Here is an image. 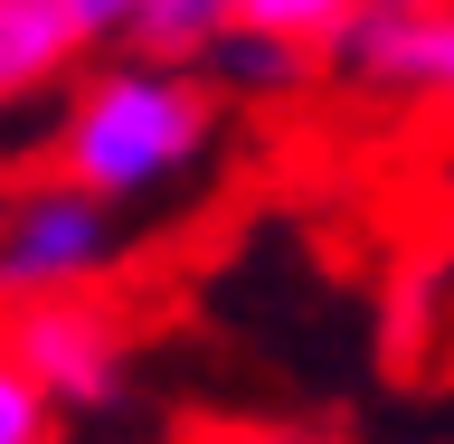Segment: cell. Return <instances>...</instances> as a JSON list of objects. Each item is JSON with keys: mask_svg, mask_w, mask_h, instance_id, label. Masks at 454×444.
Here are the masks:
<instances>
[{"mask_svg": "<svg viewBox=\"0 0 454 444\" xmlns=\"http://www.w3.org/2000/svg\"><path fill=\"white\" fill-rule=\"evenodd\" d=\"M218 76H199L180 57H114V66H85L67 76V105H57V170L85 180L95 199L133 208V199L180 190L208 152H218Z\"/></svg>", "mask_w": 454, "mask_h": 444, "instance_id": "cell-1", "label": "cell"}, {"mask_svg": "<svg viewBox=\"0 0 454 444\" xmlns=\"http://www.w3.org/2000/svg\"><path fill=\"white\" fill-rule=\"evenodd\" d=\"M123 265V218L85 180L48 170L0 190V303H48V293H95Z\"/></svg>", "mask_w": 454, "mask_h": 444, "instance_id": "cell-2", "label": "cell"}, {"mask_svg": "<svg viewBox=\"0 0 454 444\" xmlns=\"http://www.w3.org/2000/svg\"><path fill=\"white\" fill-rule=\"evenodd\" d=\"M0 340L38 369V388L57 397V417H67V407H76V417L123 407V388H133V322H123L114 303H95V293L10 303V331Z\"/></svg>", "mask_w": 454, "mask_h": 444, "instance_id": "cell-3", "label": "cell"}, {"mask_svg": "<svg viewBox=\"0 0 454 444\" xmlns=\"http://www.w3.org/2000/svg\"><path fill=\"white\" fill-rule=\"evenodd\" d=\"M332 66L388 105H454V0H435V10H379L369 0L340 28Z\"/></svg>", "mask_w": 454, "mask_h": 444, "instance_id": "cell-4", "label": "cell"}, {"mask_svg": "<svg viewBox=\"0 0 454 444\" xmlns=\"http://www.w3.org/2000/svg\"><path fill=\"white\" fill-rule=\"evenodd\" d=\"M76 57H85V38L67 19V0H0V113L57 95L76 76Z\"/></svg>", "mask_w": 454, "mask_h": 444, "instance_id": "cell-5", "label": "cell"}, {"mask_svg": "<svg viewBox=\"0 0 454 444\" xmlns=\"http://www.w3.org/2000/svg\"><path fill=\"white\" fill-rule=\"evenodd\" d=\"M312 66H322L312 48H294V38H265V28H227L218 48H208V76L237 85V95H303Z\"/></svg>", "mask_w": 454, "mask_h": 444, "instance_id": "cell-6", "label": "cell"}, {"mask_svg": "<svg viewBox=\"0 0 454 444\" xmlns=\"http://www.w3.org/2000/svg\"><path fill=\"white\" fill-rule=\"evenodd\" d=\"M227 28H237V0H142V28L133 48L142 57H180V66H208Z\"/></svg>", "mask_w": 454, "mask_h": 444, "instance_id": "cell-7", "label": "cell"}, {"mask_svg": "<svg viewBox=\"0 0 454 444\" xmlns=\"http://www.w3.org/2000/svg\"><path fill=\"white\" fill-rule=\"evenodd\" d=\"M369 0H237V28H265V38H294V48L332 57L340 28L360 19Z\"/></svg>", "mask_w": 454, "mask_h": 444, "instance_id": "cell-8", "label": "cell"}, {"mask_svg": "<svg viewBox=\"0 0 454 444\" xmlns=\"http://www.w3.org/2000/svg\"><path fill=\"white\" fill-rule=\"evenodd\" d=\"M0 444H57V397L10 340H0Z\"/></svg>", "mask_w": 454, "mask_h": 444, "instance_id": "cell-9", "label": "cell"}, {"mask_svg": "<svg viewBox=\"0 0 454 444\" xmlns=\"http://www.w3.org/2000/svg\"><path fill=\"white\" fill-rule=\"evenodd\" d=\"M67 19H76V38H85V48H133L142 0H67Z\"/></svg>", "mask_w": 454, "mask_h": 444, "instance_id": "cell-10", "label": "cell"}, {"mask_svg": "<svg viewBox=\"0 0 454 444\" xmlns=\"http://www.w3.org/2000/svg\"><path fill=\"white\" fill-rule=\"evenodd\" d=\"M199 444H340L322 425H227V435H199Z\"/></svg>", "mask_w": 454, "mask_h": 444, "instance_id": "cell-11", "label": "cell"}, {"mask_svg": "<svg viewBox=\"0 0 454 444\" xmlns=\"http://www.w3.org/2000/svg\"><path fill=\"white\" fill-rule=\"evenodd\" d=\"M379 10H435V0H379Z\"/></svg>", "mask_w": 454, "mask_h": 444, "instance_id": "cell-12", "label": "cell"}]
</instances>
